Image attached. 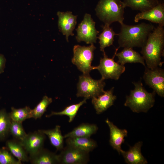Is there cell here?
Masks as SVG:
<instances>
[{"mask_svg": "<svg viewBox=\"0 0 164 164\" xmlns=\"http://www.w3.org/2000/svg\"><path fill=\"white\" fill-rule=\"evenodd\" d=\"M121 25L120 31L117 35L119 48H142L155 28L152 24L145 22L134 25H128L123 23Z\"/></svg>", "mask_w": 164, "mask_h": 164, "instance_id": "cell-2", "label": "cell"}, {"mask_svg": "<svg viewBox=\"0 0 164 164\" xmlns=\"http://www.w3.org/2000/svg\"><path fill=\"white\" fill-rule=\"evenodd\" d=\"M105 85L104 80L101 78L96 80L89 75L83 74L79 77L76 95L87 99L97 97L104 92V88Z\"/></svg>", "mask_w": 164, "mask_h": 164, "instance_id": "cell-5", "label": "cell"}, {"mask_svg": "<svg viewBox=\"0 0 164 164\" xmlns=\"http://www.w3.org/2000/svg\"><path fill=\"white\" fill-rule=\"evenodd\" d=\"M96 49L94 44L87 46L77 45L73 47L72 62L84 74L89 75L90 71L93 70L91 63Z\"/></svg>", "mask_w": 164, "mask_h": 164, "instance_id": "cell-6", "label": "cell"}, {"mask_svg": "<svg viewBox=\"0 0 164 164\" xmlns=\"http://www.w3.org/2000/svg\"><path fill=\"white\" fill-rule=\"evenodd\" d=\"M29 157V161L32 164H59L58 155L43 147Z\"/></svg>", "mask_w": 164, "mask_h": 164, "instance_id": "cell-17", "label": "cell"}, {"mask_svg": "<svg viewBox=\"0 0 164 164\" xmlns=\"http://www.w3.org/2000/svg\"><path fill=\"white\" fill-rule=\"evenodd\" d=\"M118 58V63L124 65L127 63H140L145 66L143 57L132 48H124V49L116 54Z\"/></svg>", "mask_w": 164, "mask_h": 164, "instance_id": "cell-18", "label": "cell"}, {"mask_svg": "<svg viewBox=\"0 0 164 164\" xmlns=\"http://www.w3.org/2000/svg\"><path fill=\"white\" fill-rule=\"evenodd\" d=\"M76 38L78 42L84 41L87 44L96 43L99 32L95 28V22L90 14L86 13L81 22L76 29Z\"/></svg>", "mask_w": 164, "mask_h": 164, "instance_id": "cell-8", "label": "cell"}, {"mask_svg": "<svg viewBox=\"0 0 164 164\" xmlns=\"http://www.w3.org/2000/svg\"><path fill=\"white\" fill-rule=\"evenodd\" d=\"M46 135L41 130L27 134L21 143L29 156L33 155L43 148Z\"/></svg>", "mask_w": 164, "mask_h": 164, "instance_id": "cell-11", "label": "cell"}, {"mask_svg": "<svg viewBox=\"0 0 164 164\" xmlns=\"http://www.w3.org/2000/svg\"><path fill=\"white\" fill-rule=\"evenodd\" d=\"M58 156L59 164H85L89 160V152L67 145Z\"/></svg>", "mask_w": 164, "mask_h": 164, "instance_id": "cell-9", "label": "cell"}, {"mask_svg": "<svg viewBox=\"0 0 164 164\" xmlns=\"http://www.w3.org/2000/svg\"><path fill=\"white\" fill-rule=\"evenodd\" d=\"M53 101L51 98L46 95L43 96L41 101L32 110V118L35 120L40 118L46 111L48 105Z\"/></svg>", "mask_w": 164, "mask_h": 164, "instance_id": "cell-28", "label": "cell"}, {"mask_svg": "<svg viewBox=\"0 0 164 164\" xmlns=\"http://www.w3.org/2000/svg\"><path fill=\"white\" fill-rule=\"evenodd\" d=\"M87 99L85 98L79 103L73 104L66 107L61 111L59 112L52 111L46 117H50L53 115H63L68 116L69 118V122H71L75 117L80 108L86 103Z\"/></svg>", "mask_w": 164, "mask_h": 164, "instance_id": "cell-26", "label": "cell"}, {"mask_svg": "<svg viewBox=\"0 0 164 164\" xmlns=\"http://www.w3.org/2000/svg\"><path fill=\"white\" fill-rule=\"evenodd\" d=\"M5 147H0V164H21Z\"/></svg>", "mask_w": 164, "mask_h": 164, "instance_id": "cell-30", "label": "cell"}, {"mask_svg": "<svg viewBox=\"0 0 164 164\" xmlns=\"http://www.w3.org/2000/svg\"><path fill=\"white\" fill-rule=\"evenodd\" d=\"M164 46L163 26L158 25L149 35L146 42L142 47L141 53L145 60L147 67L153 69L161 67Z\"/></svg>", "mask_w": 164, "mask_h": 164, "instance_id": "cell-1", "label": "cell"}, {"mask_svg": "<svg viewBox=\"0 0 164 164\" xmlns=\"http://www.w3.org/2000/svg\"><path fill=\"white\" fill-rule=\"evenodd\" d=\"M6 148L16 159L22 162L29 161V156L21 142L14 139L7 141Z\"/></svg>", "mask_w": 164, "mask_h": 164, "instance_id": "cell-20", "label": "cell"}, {"mask_svg": "<svg viewBox=\"0 0 164 164\" xmlns=\"http://www.w3.org/2000/svg\"><path fill=\"white\" fill-rule=\"evenodd\" d=\"M142 142H138L132 147H130L127 151L122 150V154L125 162L129 164H146L148 162L142 155L141 148Z\"/></svg>", "mask_w": 164, "mask_h": 164, "instance_id": "cell-16", "label": "cell"}, {"mask_svg": "<svg viewBox=\"0 0 164 164\" xmlns=\"http://www.w3.org/2000/svg\"><path fill=\"white\" fill-rule=\"evenodd\" d=\"M114 89L113 87L97 97L92 98V103L97 114H101L113 104L117 98L113 94Z\"/></svg>", "mask_w": 164, "mask_h": 164, "instance_id": "cell-14", "label": "cell"}, {"mask_svg": "<svg viewBox=\"0 0 164 164\" xmlns=\"http://www.w3.org/2000/svg\"><path fill=\"white\" fill-rule=\"evenodd\" d=\"M110 26L107 24H104L102 26V31L97 37L99 39L100 50L103 52L104 51V49L106 47L113 44L115 36L118 35Z\"/></svg>", "mask_w": 164, "mask_h": 164, "instance_id": "cell-23", "label": "cell"}, {"mask_svg": "<svg viewBox=\"0 0 164 164\" xmlns=\"http://www.w3.org/2000/svg\"><path fill=\"white\" fill-rule=\"evenodd\" d=\"M125 6L121 0H100L95 9L96 15L104 24L123 23Z\"/></svg>", "mask_w": 164, "mask_h": 164, "instance_id": "cell-4", "label": "cell"}, {"mask_svg": "<svg viewBox=\"0 0 164 164\" xmlns=\"http://www.w3.org/2000/svg\"><path fill=\"white\" fill-rule=\"evenodd\" d=\"M1 99V97H0V100Z\"/></svg>", "mask_w": 164, "mask_h": 164, "instance_id": "cell-32", "label": "cell"}, {"mask_svg": "<svg viewBox=\"0 0 164 164\" xmlns=\"http://www.w3.org/2000/svg\"><path fill=\"white\" fill-rule=\"evenodd\" d=\"M57 15L58 18V28L62 34L65 36L66 39L68 42L69 36L74 35L73 31L77 24V16L73 15L70 11H58Z\"/></svg>", "mask_w": 164, "mask_h": 164, "instance_id": "cell-12", "label": "cell"}, {"mask_svg": "<svg viewBox=\"0 0 164 164\" xmlns=\"http://www.w3.org/2000/svg\"><path fill=\"white\" fill-rule=\"evenodd\" d=\"M11 120L9 113L4 108L0 110V141L6 139L9 134Z\"/></svg>", "mask_w": 164, "mask_h": 164, "instance_id": "cell-25", "label": "cell"}, {"mask_svg": "<svg viewBox=\"0 0 164 164\" xmlns=\"http://www.w3.org/2000/svg\"><path fill=\"white\" fill-rule=\"evenodd\" d=\"M119 48L116 49L112 58H108L105 51L104 52L103 57L101 58L99 65L93 67V70L97 69L99 71L101 75V79L104 80L108 79L117 80L125 71L124 65L115 62L114 60Z\"/></svg>", "mask_w": 164, "mask_h": 164, "instance_id": "cell-7", "label": "cell"}, {"mask_svg": "<svg viewBox=\"0 0 164 164\" xmlns=\"http://www.w3.org/2000/svg\"><path fill=\"white\" fill-rule=\"evenodd\" d=\"M41 130L48 137L51 144L57 151H60L63 149L64 138L61 133L60 126L56 125L52 129Z\"/></svg>", "mask_w": 164, "mask_h": 164, "instance_id": "cell-22", "label": "cell"}, {"mask_svg": "<svg viewBox=\"0 0 164 164\" xmlns=\"http://www.w3.org/2000/svg\"><path fill=\"white\" fill-rule=\"evenodd\" d=\"M32 110L27 106L19 108L12 107L9 114L12 121L22 123L27 119L32 118Z\"/></svg>", "mask_w": 164, "mask_h": 164, "instance_id": "cell-27", "label": "cell"}, {"mask_svg": "<svg viewBox=\"0 0 164 164\" xmlns=\"http://www.w3.org/2000/svg\"><path fill=\"white\" fill-rule=\"evenodd\" d=\"M67 145L90 152L97 146L96 142L90 137H68L66 138Z\"/></svg>", "mask_w": 164, "mask_h": 164, "instance_id": "cell-19", "label": "cell"}, {"mask_svg": "<svg viewBox=\"0 0 164 164\" xmlns=\"http://www.w3.org/2000/svg\"><path fill=\"white\" fill-rule=\"evenodd\" d=\"M6 62V59L4 55L0 53V74L4 72Z\"/></svg>", "mask_w": 164, "mask_h": 164, "instance_id": "cell-31", "label": "cell"}, {"mask_svg": "<svg viewBox=\"0 0 164 164\" xmlns=\"http://www.w3.org/2000/svg\"><path fill=\"white\" fill-rule=\"evenodd\" d=\"M145 20L158 25L164 26V4L159 2L152 9L139 12L134 18V21L138 22L140 20Z\"/></svg>", "mask_w": 164, "mask_h": 164, "instance_id": "cell-13", "label": "cell"}, {"mask_svg": "<svg viewBox=\"0 0 164 164\" xmlns=\"http://www.w3.org/2000/svg\"><path fill=\"white\" fill-rule=\"evenodd\" d=\"M132 83L135 89L126 96L124 105L129 107L134 112H146L154 106L155 93L148 92L141 81Z\"/></svg>", "mask_w": 164, "mask_h": 164, "instance_id": "cell-3", "label": "cell"}, {"mask_svg": "<svg viewBox=\"0 0 164 164\" xmlns=\"http://www.w3.org/2000/svg\"><path fill=\"white\" fill-rule=\"evenodd\" d=\"M125 7L143 12L148 11L158 4V0H123Z\"/></svg>", "mask_w": 164, "mask_h": 164, "instance_id": "cell-24", "label": "cell"}, {"mask_svg": "<svg viewBox=\"0 0 164 164\" xmlns=\"http://www.w3.org/2000/svg\"><path fill=\"white\" fill-rule=\"evenodd\" d=\"M105 122L110 129V144L120 154L123 150L121 148V145L124 142V138L127 136L128 132L126 129L119 128L108 119L105 120Z\"/></svg>", "mask_w": 164, "mask_h": 164, "instance_id": "cell-15", "label": "cell"}, {"mask_svg": "<svg viewBox=\"0 0 164 164\" xmlns=\"http://www.w3.org/2000/svg\"><path fill=\"white\" fill-rule=\"evenodd\" d=\"M146 84L159 96L164 97V71L159 67L150 69L146 67L143 76Z\"/></svg>", "mask_w": 164, "mask_h": 164, "instance_id": "cell-10", "label": "cell"}, {"mask_svg": "<svg viewBox=\"0 0 164 164\" xmlns=\"http://www.w3.org/2000/svg\"><path fill=\"white\" fill-rule=\"evenodd\" d=\"M9 134L12 136L13 139L20 142L24 139L27 134L24 129L22 122L12 120L9 128Z\"/></svg>", "mask_w": 164, "mask_h": 164, "instance_id": "cell-29", "label": "cell"}, {"mask_svg": "<svg viewBox=\"0 0 164 164\" xmlns=\"http://www.w3.org/2000/svg\"><path fill=\"white\" fill-rule=\"evenodd\" d=\"M98 129L95 124L82 123L64 135L63 137L64 138L68 137H90L96 133Z\"/></svg>", "mask_w": 164, "mask_h": 164, "instance_id": "cell-21", "label": "cell"}]
</instances>
